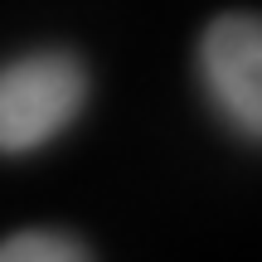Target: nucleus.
Instances as JSON below:
<instances>
[{
  "label": "nucleus",
  "mask_w": 262,
  "mask_h": 262,
  "mask_svg": "<svg viewBox=\"0 0 262 262\" xmlns=\"http://www.w3.org/2000/svg\"><path fill=\"white\" fill-rule=\"evenodd\" d=\"M88 73L68 54H25L0 68V156H29L73 126Z\"/></svg>",
  "instance_id": "obj_1"
},
{
  "label": "nucleus",
  "mask_w": 262,
  "mask_h": 262,
  "mask_svg": "<svg viewBox=\"0 0 262 262\" xmlns=\"http://www.w3.org/2000/svg\"><path fill=\"white\" fill-rule=\"evenodd\" d=\"M209 102L248 141H262V15H219L199 39Z\"/></svg>",
  "instance_id": "obj_2"
},
{
  "label": "nucleus",
  "mask_w": 262,
  "mask_h": 262,
  "mask_svg": "<svg viewBox=\"0 0 262 262\" xmlns=\"http://www.w3.org/2000/svg\"><path fill=\"white\" fill-rule=\"evenodd\" d=\"M0 262H93L88 248L54 228H19L0 243Z\"/></svg>",
  "instance_id": "obj_3"
}]
</instances>
